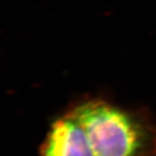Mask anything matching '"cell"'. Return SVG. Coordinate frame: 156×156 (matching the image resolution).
Here are the masks:
<instances>
[{
  "mask_svg": "<svg viewBox=\"0 0 156 156\" xmlns=\"http://www.w3.org/2000/svg\"><path fill=\"white\" fill-rule=\"evenodd\" d=\"M69 113L95 156H156V127L142 115L101 100L82 102Z\"/></svg>",
  "mask_w": 156,
  "mask_h": 156,
  "instance_id": "1",
  "label": "cell"
},
{
  "mask_svg": "<svg viewBox=\"0 0 156 156\" xmlns=\"http://www.w3.org/2000/svg\"><path fill=\"white\" fill-rule=\"evenodd\" d=\"M39 156H95L82 125L69 112L52 123Z\"/></svg>",
  "mask_w": 156,
  "mask_h": 156,
  "instance_id": "2",
  "label": "cell"
}]
</instances>
